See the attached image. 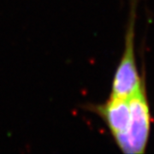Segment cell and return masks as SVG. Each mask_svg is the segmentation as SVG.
<instances>
[{
	"instance_id": "cell-3",
	"label": "cell",
	"mask_w": 154,
	"mask_h": 154,
	"mask_svg": "<svg viewBox=\"0 0 154 154\" xmlns=\"http://www.w3.org/2000/svg\"><path fill=\"white\" fill-rule=\"evenodd\" d=\"M90 108L104 120L114 139L121 136L128 129L130 121L128 98L111 95L104 104L91 105Z\"/></svg>"
},
{
	"instance_id": "cell-1",
	"label": "cell",
	"mask_w": 154,
	"mask_h": 154,
	"mask_svg": "<svg viewBox=\"0 0 154 154\" xmlns=\"http://www.w3.org/2000/svg\"><path fill=\"white\" fill-rule=\"evenodd\" d=\"M145 81L128 97L130 121L123 134L114 139L123 152L140 154L146 151L151 129V111L146 96Z\"/></svg>"
},
{
	"instance_id": "cell-2",
	"label": "cell",
	"mask_w": 154,
	"mask_h": 154,
	"mask_svg": "<svg viewBox=\"0 0 154 154\" xmlns=\"http://www.w3.org/2000/svg\"><path fill=\"white\" fill-rule=\"evenodd\" d=\"M136 5V0H133L130 4L123 53L112 81L111 95L113 96L128 98L140 88L144 81L139 74L134 51Z\"/></svg>"
}]
</instances>
